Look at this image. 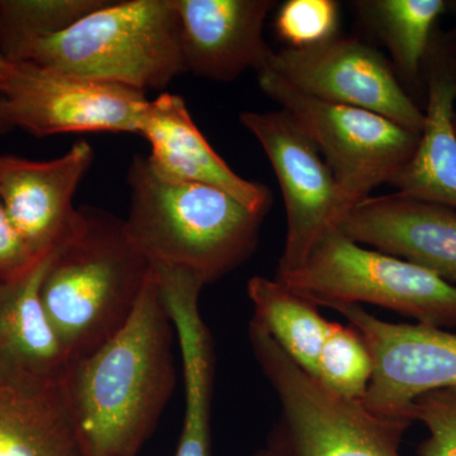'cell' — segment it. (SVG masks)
I'll list each match as a JSON object with an SVG mask.
<instances>
[{"label": "cell", "instance_id": "6da1fadb", "mask_svg": "<svg viewBox=\"0 0 456 456\" xmlns=\"http://www.w3.org/2000/svg\"><path fill=\"white\" fill-rule=\"evenodd\" d=\"M173 332L152 269L128 322L62 384L88 456L139 454L175 386Z\"/></svg>", "mask_w": 456, "mask_h": 456}, {"label": "cell", "instance_id": "7a4b0ae2", "mask_svg": "<svg viewBox=\"0 0 456 456\" xmlns=\"http://www.w3.org/2000/svg\"><path fill=\"white\" fill-rule=\"evenodd\" d=\"M151 274V263L132 242L123 220L80 208L77 227L51 257L40 290L71 364L121 331Z\"/></svg>", "mask_w": 456, "mask_h": 456}, {"label": "cell", "instance_id": "3957f363", "mask_svg": "<svg viewBox=\"0 0 456 456\" xmlns=\"http://www.w3.org/2000/svg\"><path fill=\"white\" fill-rule=\"evenodd\" d=\"M126 231L151 265L182 268L204 283L226 275L253 255L265 216L198 183L170 182L134 156L127 175Z\"/></svg>", "mask_w": 456, "mask_h": 456}, {"label": "cell", "instance_id": "277c9868", "mask_svg": "<svg viewBox=\"0 0 456 456\" xmlns=\"http://www.w3.org/2000/svg\"><path fill=\"white\" fill-rule=\"evenodd\" d=\"M20 62L145 93L187 73L173 0H108L66 31L33 45Z\"/></svg>", "mask_w": 456, "mask_h": 456}, {"label": "cell", "instance_id": "5b68a950", "mask_svg": "<svg viewBox=\"0 0 456 456\" xmlns=\"http://www.w3.org/2000/svg\"><path fill=\"white\" fill-rule=\"evenodd\" d=\"M248 338L281 406L266 444L279 455L403 456L402 439L412 422L378 415L362 401L330 391L297 365L255 318Z\"/></svg>", "mask_w": 456, "mask_h": 456}, {"label": "cell", "instance_id": "8992f818", "mask_svg": "<svg viewBox=\"0 0 456 456\" xmlns=\"http://www.w3.org/2000/svg\"><path fill=\"white\" fill-rule=\"evenodd\" d=\"M275 279L317 307L365 303L421 325L456 329V285L360 245L338 227L321 237L301 268Z\"/></svg>", "mask_w": 456, "mask_h": 456}, {"label": "cell", "instance_id": "52a82bcc", "mask_svg": "<svg viewBox=\"0 0 456 456\" xmlns=\"http://www.w3.org/2000/svg\"><path fill=\"white\" fill-rule=\"evenodd\" d=\"M257 80L314 141L338 185L342 221L375 187L391 184L415 155L419 134L380 114L310 97L266 68Z\"/></svg>", "mask_w": 456, "mask_h": 456}, {"label": "cell", "instance_id": "ba28073f", "mask_svg": "<svg viewBox=\"0 0 456 456\" xmlns=\"http://www.w3.org/2000/svg\"><path fill=\"white\" fill-rule=\"evenodd\" d=\"M264 68L310 97L380 114L421 134L424 110L389 59L359 38L338 35L307 49L273 51Z\"/></svg>", "mask_w": 456, "mask_h": 456}, {"label": "cell", "instance_id": "9c48e42d", "mask_svg": "<svg viewBox=\"0 0 456 456\" xmlns=\"http://www.w3.org/2000/svg\"><path fill=\"white\" fill-rule=\"evenodd\" d=\"M2 97L14 127L37 137L74 132L139 134L149 103L141 90L32 62L12 64Z\"/></svg>", "mask_w": 456, "mask_h": 456}, {"label": "cell", "instance_id": "30bf717a", "mask_svg": "<svg viewBox=\"0 0 456 456\" xmlns=\"http://www.w3.org/2000/svg\"><path fill=\"white\" fill-rule=\"evenodd\" d=\"M240 122L259 141L281 185L287 235L277 274L294 272L331 228L340 226V196L314 141L285 110L244 112Z\"/></svg>", "mask_w": 456, "mask_h": 456}, {"label": "cell", "instance_id": "8fae6325", "mask_svg": "<svg viewBox=\"0 0 456 456\" xmlns=\"http://www.w3.org/2000/svg\"><path fill=\"white\" fill-rule=\"evenodd\" d=\"M362 335L374 362L362 403L384 417L407 419L419 395L456 388V332L421 323H392L359 305L332 307Z\"/></svg>", "mask_w": 456, "mask_h": 456}, {"label": "cell", "instance_id": "7c38bea8", "mask_svg": "<svg viewBox=\"0 0 456 456\" xmlns=\"http://www.w3.org/2000/svg\"><path fill=\"white\" fill-rule=\"evenodd\" d=\"M94 160L86 141L49 161L0 155V200L12 226L36 260L56 253L79 220L74 196Z\"/></svg>", "mask_w": 456, "mask_h": 456}, {"label": "cell", "instance_id": "4fadbf2b", "mask_svg": "<svg viewBox=\"0 0 456 456\" xmlns=\"http://www.w3.org/2000/svg\"><path fill=\"white\" fill-rule=\"evenodd\" d=\"M178 12L187 73L213 82H232L260 71L273 50L264 25L273 0H173Z\"/></svg>", "mask_w": 456, "mask_h": 456}, {"label": "cell", "instance_id": "5bb4252c", "mask_svg": "<svg viewBox=\"0 0 456 456\" xmlns=\"http://www.w3.org/2000/svg\"><path fill=\"white\" fill-rule=\"evenodd\" d=\"M354 241L456 285V208L395 193L368 197L341 222Z\"/></svg>", "mask_w": 456, "mask_h": 456}, {"label": "cell", "instance_id": "9a60e30c", "mask_svg": "<svg viewBox=\"0 0 456 456\" xmlns=\"http://www.w3.org/2000/svg\"><path fill=\"white\" fill-rule=\"evenodd\" d=\"M53 255L37 261L23 274L0 283L2 389L49 391L64 384L70 369V360L41 302V284Z\"/></svg>", "mask_w": 456, "mask_h": 456}, {"label": "cell", "instance_id": "2e32d148", "mask_svg": "<svg viewBox=\"0 0 456 456\" xmlns=\"http://www.w3.org/2000/svg\"><path fill=\"white\" fill-rule=\"evenodd\" d=\"M426 110L415 155L391 185L397 193L456 208V27L437 25L425 57Z\"/></svg>", "mask_w": 456, "mask_h": 456}, {"label": "cell", "instance_id": "e0dca14e", "mask_svg": "<svg viewBox=\"0 0 456 456\" xmlns=\"http://www.w3.org/2000/svg\"><path fill=\"white\" fill-rule=\"evenodd\" d=\"M139 134L151 147L147 161L161 178L211 185L265 216L272 202L268 189L231 169L209 145L180 95L163 93L149 101L141 117Z\"/></svg>", "mask_w": 456, "mask_h": 456}, {"label": "cell", "instance_id": "ac0fdd59", "mask_svg": "<svg viewBox=\"0 0 456 456\" xmlns=\"http://www.w3.org/2000/svg\"><path fill=\"white\" fill-rule=\"evenodd\" d=\"M152 269L182 351L185 407L175 456H213L216 356L211 331L200 311L206 283L189 270L164 265Z\"/></svg>", "mask_w": 456, "mask_h": 456}, {"label": "cell", "instance_id": "d6986e66", "mask_svg": "<svg viewBox=\"0 0 456 456\" xmlns=\"http://www.w3.org/2000/svg\"><path fill=\"white\" fill-rule=\"evenodd\" d=\"M0 456H88L61 387L0 388Z\"/></svg>", "mask_w": 456, "mask_h": 456}, {"label": "cell", "instance_id": "ffe728a7", "mask_svg": "<svg viewBox=\"0 0 456 456\" xmlns=\"http://www.w3.org/2000/svg\"><path fill=\"white\" fill-rule=\"evenodd\" d=\"M452 7L446 0H356L369 32L388 50L389 61L413 101L425 93L424 64L432 33Z\"/></svg>", "mask_w": 456, "mask_h": 456}, {"label": "cell", "instance_id": "44dd1931", "mask_svg": "<svg viewBox=\"0 0 456 456\" xmlns=\"http://www.w3.org/2000/svg\"><path fill=\"white\" fill-rule=\"evenodd\" d=\"M248 294L254 318L303 370L314 377L330 322L317 305L285 287L277 279L253 277Z\"/></svg>", "mask_w": 456, "mask_h": 456}, {"label": "cell", "instance_id": "7402d4cb", "mask_svg": "<svg viewBox=\"0 0 456 456\" xmlns=\"http://www.w3.org/2000/svg\"><path fill=\"white\" fill-rule=\"evenodd\" d=\"M108 0H0V51L12 64L33 45L66 31Z\"/></svg>", "mask_w": 456, "mask_h": 456}, {"label": "cell", "instance_id": "603a6c76", "mask_svg": "<svg viewBox=\"0 0 456 456\" xmlns=\"http://www.w3.org/2000/svg\"><path fill=\"white\" fill-rule=\"evenodd\" d=\"M374 362L362 335L351 325L330 322L314 377L330 391L362 401L373 377Z\"/></svg>", "mask_w": 456, "mask_h": 456}, {"label": "cell", "instance_id": "cb8c5ba5", "mask_svg": "<svg viewBox=\"0 0 456 456\" xmlns=\"http://www.w3.org/2000/svg\"><path fill=\"white\" fill-rule=\"evenodd\" d=\"M338 22L335 0H288L279 5L274 28L288 49H307L336 37Z\"/></svg>", "mask_w": 456, "mask_h": 456}, {"label": "cell", "instance_id": "d4e9b609", "mask_svg": "<svg viewBox=\"0 0 456 456\" xmlns=\"http://www.w3.org/2000/svg\"><path fill=\"white\" fill-rule=\"evenodd\" d=\"M410 417L428 430L417 445V456H456V388L419 395L410 408Z\"/></svg>", "mask_w": 456, "mask_h": 456}, {"label": "cell", "instance_id": "484cf974", "mask_svg": "<svg viewBox=\"0 0 456 456\" xmlns=\"http://www.w3.org/2000/svg\"><path fill=\"white\" fill-rule=\"evenodd\" d=\"M37 261L12 226L0 200V283L23 274Z\"/></svg>", "mask_w": 456, "mask_h": 456}, {"label": "cell", "instance_id": "4316f807", "mask_svg": "<svg viewBox=\"0 0 456 456\" xmlns=\"http://www.w3.org/2000/svg\"><path fill=\"white\" fill-rule=\"evenodd\" d=\"M13 122H12L11 113H9V108L7 101L4 98L0 97V134H5V132L13 128Z\"/></svg>", "mask_w": 456, "mask_h": 456}, {"label": "cell", "instance_id": "83f0119b", "mask_svg": "<svg viewBox=\"0 0 456 456\" xmlns=\"http://www.w3.org/2000/svg\"><path fill=\"white\" fill-rule=\"evenodd\" d=\"M11 62L5 59L2 51H0V97H2L3 89H4L5 82H7L8 74L9 71H11Z\"/></svg>", "mask_w": 456, "mask_h": 456}, {"label": "cell", "instance_id": "f1b7e54d", "mask_svg": "<svg viewBox=\"0 0 456 456\" xmlns=\"http://www.w3.org/2000/svg\"><path fill=\"white\" fill-rule=\"evenodd\" d=\"M253 456H281L275 452L274 449L270 448L269 445H266L265 448L260 449L259 452H255Z\"/></svg>", "mask_w": 456, "mask_h": 456}, {"label": "cell", "instance_id": "f546056e", "mask_svg": "<svg viewBox=\"0 0 456 456\" xmlns=\"http://www.w3.org/2000/svg\"><path fill=\"white\" fill-rule=\"evenodd\" d=\"M454 123H455V131H456V112H455Z\"/></svg>", "mask_w": 456, "mask_h": 456}]
</instances>
